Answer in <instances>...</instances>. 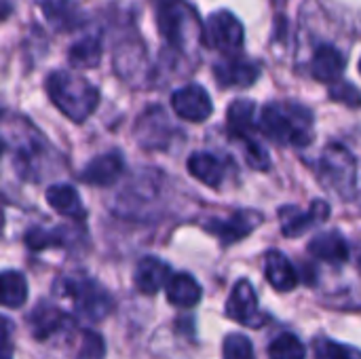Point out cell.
Returning <instances> with one entry per match:
<instances>
[{
  "label": "cell",
  "mask_w": 361,
  "mask_h": 359,
  "mask_svg": "<svg viewBox=\"0 0 361 359\" xmlns=\"http://www.w3.org/2000/svg\"><path fill=\"white\" fill-rule=\"evenodd\" d=\"M269 358L271 359H305L307 349L300 343V339L292 332H283L275 336L269 345Z\"/></svg>",
  "instance_id": "obj_27"
},
{
  "label": "cell",
  "mask_w": 361,
  "mask_h": 359,
  "mask_svg": "<svg viewBox=\"0 0 361 359\" xmlns=\"http://www.w3.org/2000/svg\"><path fill=\"white\" fill-rule=\"evenodd\" d=\"M319 178L343 201H353L357 195V161L343 144H330L319 159Z\"/></svg>",
  "instance_id": "obj_5"
},
{
  "label": "cell",
  "mask_w": 361,
  "mask_h": 359,
  "mask_svg": "<svg viewBox=\"0 0 361 359\" xmlns=\"http://www.w3.org/2000/svg\"><path fill=\"white\" fill-rule=\"evenodd\" d=\"M55 292L63 298H70L74 313L89 322H99L114 309L112 296L89 277H63L57 281Z\"/></svg>",
  "instance_id": "obj_4"
},
{
  "label": "cell",
  "mask_w": 361,
  "mask_h": 359,
  "mask_svg": "<svg viewBox=\"0 0 361 359\" xmlns=\"http://www.w3.org/2000/svg\"><path fill=\"white\" fill-rule=\"evenodd\" d=\"M11 11H13L11 2H8V0H0V21L6 19V17L11 15Z\"/></svg>",
  "instance_id": "obj_34"
},
{
  "label": "cell",
  "mask_w": 361,
  "mask_h": 359,
  "mask_svg": "<svg viewBox=\"0 0 361 359\" xmlns=\"http://www.w3.org/2000/svg\"><path fill=\"white\" fill-rule=\"evenodd\" d=\"M173 112L190 123H203L212 116L214 104L209 93L201 85H186L171 95Z\"/></svg>",
  "instance_id": "obj_9"
},
{
  "label": "cell",
  "mask_w": 361,
  "mask_h": 359,
  "mask_svg": "<svg viewBox=\"0 0 361 359\" xmlns=\"http://www.w3.org/2000/svg\"><path fill=\"white\" fill-rule=\"evenodd\" d=\"M347 68L345 55L332 47V44H322L315 49L313 59H311V74L319 83H338L343 72Z\"/></svg>",
  "instance_id": "obj_17"
},
{
  "label": "cell",
  "mask_w": 361,
  "mask_h": 359,
  "mask_svg": "<svg viewBox=\"0 0 361 359\" xmlns=\"http://www.w3.org/2000/svg\"><path fill=\"white\" fill-rule=\"evenodd\" d=\"M260 131L281 146L305 148L313 142V112L296 102H271L260 112Z\"/></svg>",
  "instance_id": "obj_1"
},
{
  "label": "cell",
  "mask_w": 361,
  "mask_h": 359,
  "mask_svg": "<svg viewBox=\"0 0 361 359\" xmlns=\"http://www.w3.org/2000/svg\"><path fill=\"white\" fill-rule=\"evenodd\" d=\"M226 317L233 322H239L243 326H250V328L264 326L267 317L260 313L256 290L247 279H239L235 284L231 298L226 300Z\"/></svg>",
  "instance_id": "obj_8"
},
{
  "label": "cell",
  "mask_w": 361,
  "mask_h": 359,
  "mask_svg": "<svg viewBox=\"0 0 361 359\" xmlns=\"http://www.w3.org/2000/svg\"><path fill=\"white\" fill-rule=\"evenodd\" d=\"M228 133L241 142L254 140L252 131L256 127V104L252 99H235L226 112Z\"/></svg>",
  "instance_id": "obj_21"
},
{
  "label": "cell",
  "mask_w": 361,
  "mask_h": 359,
  "mask_svg": "<svg viewBox=\"0 0 361 359\" xmlns=\"http://www.w3.org/2000/svg\"><path fill=\"white\" fill-rule=\"evenodd\" d=\"M186 167H188V174L192 178L207 184L209 188H220L224 178H226L224 161L214 157L212 152H195V154H190Z\"/></svg>",
  "instance_id": "obj_20"
},
{
  "label": "cell",
  "mask_w": 361,
  "mask_h": 359,
  "mask_svg": "<svg viewBox=\"0 0 361 359\" xmlns=\"http://www.w3.org/2000/svg\"><path fill=\"white\" fill-rule=\"evenodd\" d=\"M44 85L55 108L74 123H85L99 104V91L74 72L55 70L47 76Z\"/></svg>",
  "instance_id": "obj_2"
},
{
  "label": "cell",
  "mask_w": 361,
  "mask_h": 359,
  "mask_svg": "<svg viewBox=\"0 0 361 359\" xmlns=\"http://www.w3.org/2000/svg\"><path fill=\"white\" fill-rule=\"evenodd\" d=\"M264 275L277 292H290L298 284V271L279 250H269L264 254Z\"/></svg>",
  "instance_id": "obj_19"
},
{
  "label": "cell",
  "mask_w": 361,
  "mask_h": 359,
  "mask_svg": "<svg viewBox=\"0 0 361 359\" xmlns=\"http://www.w3.org/2000/svg\"><path fill=\"white\" fill-rule=\"evenodd\" d=\"M55 32H70L82 23V13L72 0H34Z\"/></svg>",
  "instance_id": "obj_18"
},
{
  "label": "cell",
  "mask_w": 361,
  "mask_h": 359,
  "mask_svg": "<svg viewBox=\"0 0 361 359\" xmlns=\"http://www.w3.org/2000/svg\"><path fill=\"white\" fill-rule=\"evenodd\" d=\"M330 216V205L322 199H315L311 203V207L307 212H300L298 207L294 205H286L281 212H279V218H281V231L286 237H298V235H305L311 226L328 220Z\"/></svg>",
  "instance_id": "obj_11"
},
{
  "label": "cell",
  "mask_w": 361,
  "mask_h": 359,
  "mask_svg": "<svg viewBox=\"0 0 361 359\" xmlns=\"http://www.w3.org/2000/svg\"><path fill=\"white\" fill-rule=\"evenodd\" d=\"M243 38H245L243 25L231 11L212 13L201 32V40L205 47L226 55H237L243 44Z\"/></svg>",
  "instance_id": "obj_6"
},
{
  "label": "cell",
  "mask_w": 361,
  "mask_h": 359,
  "mask_svg": "<svg viewBox=\"0 0 361 359\" xmlns=\"http://www.w3.org/2000/svg\"><path fill=\"white\" fill-rule=\"evenodd\" d=\"M315 359H361V351L349 345H341L332 339H319L313 345Z\"/></svg>",
  "instance_id": "obj_29"
},
{
  "label": "cell",
  "mask_w": 361,
  "mask_h": 359,
  "mask_svg": "<svg viewBox=\"0 0 361 359\" xmlns=\"http://www.w3.org/2000/svg\"><path fill=\"white\" fill-rule=\"evenodd\" d=\"M309 254L322 262L341 267L349 260L351 252H349V243L347 239L338 233V231H328V233H319L315 235L309 245H307Z\"/></svg>",
  "instance_id": "obj_14"
},
{
  "label": "cell",
  "mask_w": 361,
  "mask_h": 359,
  "mask_svg": "<svg viewBox=\"0 0 361 359\" xmlns=\"http://www.w3.org/2000/svg\"><path fill=\"white\" fill-rule=\"evenodd\" d=\"M27 300V281L19 271L0 273V307L19 309Z\"/></svg>",
  "instance_id": "obj_24"
},
{
  "label": "cell",
  "mask_w": 361,
  "mask_h": 359,
  "mask_svg": "<svg viewBox=\"0 0 361 359\" xmlns=\"http://www.w3.org/2000/svg\"><path fill=\"white\" fill-rule=\"evenodd\" d=\"M171 135V125L163 108H148L135 125V138L144 148H165Z\"/></svg>",
  "instance_id": "obj_12"
},
{
  "label": "cell",
  "mask_w": 361,
  "mask_h": 359,
  "mask_svg": "<svg viewBox=\"0 0 361 359\" xmlns=\"http://www.w3.org/2000/svg\"><path fill=\"white\" fill-rule=\"evenodd\" d=\"M157 25L161 36L178 51L201 38L203 32L195 8L184 0H157Z\"/></svg>",
  "instance_id": "obj_3"
},
{
  "label": "cell",
  "mask_w": 361,
  "mask_h": 359,
  "mask_svg": "<svg viewBox=\"0 0 361 359\" xmlns=\"http://www.w3.org/2000/svg\"><path fill=\"white\" fill-rule=\"evenodd\" d=\"M0 351H11L8 343V322L0 317Z\"/></svg>",
  "instance_id": "obj_33"
},
{
  "label": "cell",
  "mask_w": 361,
  "mask_h": 359,
  "mask_svg": "<svg viewBox=\"0 0 361 359\" xmlns=\"http://www.w3.org/2000/svg\"><path fill=\"white\" fill-rule=\"evenodd\" d=\"M102 59V38L97 34H87L76 40L68 51V61L74 68H95Z\"/></svg>",
  "instance_id": "obj_25"
},
{
  "label": "cell",
  "mask_w": 361,
  "mask_h": 359,
  "mask_svg": "<svg viewBox=\"0 0 361 359\" xmlns=\"http://www.w3.org/2000/svg\"><path fill=\"white\" fill-rule=\"evenodd\" d=\"M264 216L256 209H237L228 214L226 218H209L203 222V229L212 233L220 245H233L252 235L260 224Z\"/></svg>",
  "instance_id": "obj_7"
},
{
  "label": "cell",
  "mask_w": 361,
  "mask_h": 359,
  "mask_svg": "<svg viewBox=\"0 0 361 359\" xmlns=\"http://www.w3.org/2000/svg\"><path fill=\"white\" fill-rule=\"evenodd\" d=\"M360 72H361V59H360Z\"/></svg>",
  "instance_id": "obj_36"
},
{
  "label": "cell",
  "mask_w": 361,
  "mask_h": 359,
  "mask_svg": "<svg viewBox=\"0 0 361 359\" xmlns=\"http://www.w3.org/2000/svg\"><path fill=\"white\" fill-rule=\"evenodd\" d=\"M171 279V269L167 262L154 258V256H146L137 262L135 273H133V284L135 288L146 294L152 296L159 290H163L167 286V281Z\"/></svg>",
  "instance_id": "obj_15"
},
{
  "label": "cell",
  "mask_w": 361,
  "mask_h": 359,
  "mask_svg": "<svg viewBox=\"0 0 361 359\" xmlns=\"http://www.w3.org/2000/svg\"><path fill=\"white\" fill-rule=\"evenodd\" d=\"M214 76L220 87H252L260 76V66L241 55H226L214 66Z\"/></svg>",
  "instance_id": "obj_10"
},
{
  "label": "cell",
  "mask_w": 361,
  "mask_h": 359,
  "mask_svg": "<svg viewBox=\"0 0 361 359\" xmlns=\"http://www.w3.org/2000/svg\"><path fill=\"white\" fill-rule=\"evenodd\" d=\"M330 97L334 102L347 104L351 108H360L361 106V91L351 83H343V80L334 83L332 89H330Z\"/></svg>",
  "instance_id": "obj_32"
},
{
  "label": "cell",
  "mask_w": 361,
  "mask_h": 359,
  "mask_svg": "<svg viewBox=\"0 0 361 359\" xmlns=\"http://www.w3.org/2000/svg\"><path fill=\"white\" fill-rule=\"evenodd\" d=\"M224 359H256L252 341L243 334H228L222 345Z\"/></svg>",
  "instance_id": "obj_30"
},
{
  "label": "cell",
  "mask_w": 361,
  "mask_h": 359,
  "mask_svg": "<svg viewBox=\"0 0 361 359\" xmlns=\"http://www.w3.org/2000/svg\"><path fill=\"white\" fill-rule=\"evenodd\" d=\"M70 324H72V317L55 305L40 303L30 313V330L36 341H47V339L55 336L57 332H61Z\"/></svg>",
  "instance_id": "obj_16"
},
{
  "label": "cell",
  "mask_w": 361,
  "mask_h": 359,
  "mask_svg": "<svg viewBox=\"0 0 361 359\" xmlns=\"http://www.w3.org/2000/svg\"><path fill=\"white\" fill-rule=\"evenodd\" d=\"M165 292H167V300L173 307H180V309L197 307L199 300H201V296H203L199 281L192 275H188V273H176V275H171V279L165 286Z\"/></svg>",
  "instance_id": "obj_22"
},
{
  "label": "cell",
  "mask_w": 361,
  "mask_h": 359,
  "mask_svg": "<svg viewBox=\"0 0 361 359\" xmlns=\"http://www.w3.org/2000/svg\"><path fill=\"white\" fill-rule=\"evenodd\" d=\"M125 171V159L118 150H110L106 154H99L91 159L82 171L80 180L93 186H112Z\"/></svg>",
  "instance_id": "obj_13"
},
{
  "label": "cell",
  "mask_w": 361,
  "mask_h": 359,
  "mask_svg": "<svg viewBox=\"0 0 361 359\" xmlns=\"http://www.w3.org/2000/svg\"><path fill=\"white\" fill-rule=\"evenodd\" d=\"M0 359H11V351H0Z\"/></svg>",
  "instance_id": "obj_35"
},
{
  "label": "cell",
  "mask_w": 361,
  "mask_h": 359,
  "mask_svg": "<svg viewBox=\"0 0 361 359\" xmlns=\"http://www.w3.org/2000/svg\"><path fill=\"white\" fill-rule=\"evenodd\" d=\"M68 239V231L57 229V231H44V229H30L25 233V245L34 252L47 250V248H57V245H66Z\"/></svg>",
  "instance_id": "obj_28"
},
{
  "label": "cell",
  "mask_w": 361,
  "mask_h": 359,
  "mask_svg": "<svg viewBox=\"0 0 361 359\" xmlns=\"http://www.w3.org/2000/svg\"><path fill=\"white\" fill-rule=\"evenodd\" d=\"M144 61H146V53L140 42H123L114 53V70L125 80H133L144 68Z\"/></svg>",
  "instance_id": "obj_26"
},
{
  "label": "cell",
  "mask_w": 361,
  "mask_h": 359,
  "mask_svg": "<svg viewBox=\"0 0 361 359\" xmlns=\"http://www.w3.org/2000/svg\"><path fill=\"white\" fill-rule=\"evenodd\" d=\"M106 358V343L102 334L93 330H82V341L76 359H104Z\"/></svg>",
  "instance_id": "obj_31"
},
{
  "label": "cell",
  "mask_w": 361,
  "mask_h": 359,
  "mask_svg": "<svg viewBox=\"0 0 361 359\" xmlns=\"http://www.w3.org/2000/svg\"><path fill=\"white\" fill-rule=\"evenodd\" d=\"M44 197H47V201H49V205H51L57 214H61V216H66V218L82 220L85 214H87L85 207H82V201H80V197H78V193H76V188L70 186V184H53V186L47 188Z\"/></svg>",
  "instance_id": "obj_23"
}]
</instances>
